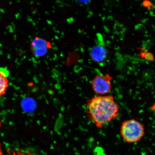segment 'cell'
<instances>
[{"label": "cell", "instance_id": "cell-1", "mask_svg": "<svg viewBox=\"0 0 155 155\" xmlns=\"http://www.w3.org/2000/svg\"><path fill=\"white\" fill-rule=\"evenodd\" d=\"M86 113L96 127L101 129L119 115L120 106L112 95L97 96L87 101Z\"/></svg>", "mask_w": 155, "mask_h": 155}, {"label": "cell", "instance_id": "cell-2", "mask_svg": "<svg viewBox=\"0 0 155 155\" xmlns=\"http://www.w3.org/2000/svg\"><path fill=\"white\" fill-rule=\"evenodd\" d=\"M120 133L125 142L137 143L145 135L144 126L140 121L134 119L126 120L121 124Z\"/></svg>", "mask_w": 155, "mask_h": 155}, {"label": "cell", "instance_id": "cell-3", "mask_svg": "<svg viewBox=\"0 0 155 155\" xmlns=\"http://www.w3.org/2000/svg\"><path fill=\"white\" fill-rule=\"evenodd\" d=\"M112 77L108 74L97 75L93 79V91L99 96L106 95L112 89Z\"/></svg>", "mask_w": 155, "mask_h": 155}, {"label": "cell", "instance_id": "cell-4", "mask_svg": "<svg viewBox=\"0 0 155 155\" xmlns=\"http://www.w3.org/2000/svg\"><path fill=\"white\" fill-rule=\"evenodd\" d=\"M31 47L33 54L36 57H40L47 53L48 49L51 47V45L46 40L37 37L33 41Z\"/></svg>", "mask_w": 155, "mask_h": 155}, {"label": "cell", "instance_id": "cell-5", "mask_svg": "<svg viewBox=\"0 0 155 155\" xmlns=\"http://www.w3.org/2000/svg\"><path fill=\"white\" fill-rule=\"evenodd\" d=\"M98 44L91 49L90 55L92 61L96 63H101L104 62L107 57V50L104 45V44Z\"/></svg>", "mask_w": 155, "mask_h": 155}, {"label": "cell", "instance_id": "cell-6", "mask_svg": "<svg viewBox=\"0 0 155 155\" xmlns=\"http://www.w3.org/2000/svg\"><path fill=\"white\" fill-rule=\"evenodd\" d=\"M8 76L0 70V97L4 95L9 87Z\"/></svg>", "mask_w": 155, "mask_h": 155}, {"label": "cell", "instance_id": "cell-7", "mask_svg": "<svg viewBox=\"0 0 155 155\" xmlns=\"http://www.w3.org/2000/svg\"><path fill=\"white\" fill-rule=\"evenodd\" d=\"M7 152L9 155H35L30 151L25 152H22L20 150H8Z\"/></svg>", "mask_w": 155, "mask_h": 155}, {"label": "cell", "instance_id": "cell-8", "mask_svg": "<svg viewBox=\"0 0 155 155\" xmlns=\"http://www.w3.org/2000/svg\"><path fill=\"white\" fill-rule=\"evenodd\" d=\"M145 58H146L147 59L149 60V61H151V60H152V58H153L152 54L150 53L147 54L146 55H145Z\"/></svg>", "mask_w": 155, "mask_h": 155}, {"label": "cell", "instance_id": "cell-9", "mask_svg": "<svg viewBox=\"0 0 155 155\" xmlns=\"http://www.w3.org/2000/svg\"><path fill=\"white\" fill-rule=\"evenodd\" d=\"M151 110H152V111H155V101L152 106H151Z\"/></svg>", "mask_w": 155, "mask_h": 155}, {"label": "cell", "instance_id": "cell-10", "mask_svg": "<svg viewBox=\"0 0 155 155\" xmlns=\"http://www.w3.org/2000/svg\"><path fill=\"white\" fill-rule=\"evenodd\" d=\"M3 153L2 152V148H1V143H0V155H3Z\"/></svg>", "mask_w": 155, "mask_h": 155}, {"label": "cell", "instance_id": "cell-11", "mask_svg": "<svg viewBox=\"0 0 155 155\" xmlns=\"http://www.w3.org/2000/svg\"><path fill=\"white\" fill-rule=\"evenodd\" d=\"M1 126H2V123H1V120H0V127H1Z\"/></svg>", "mask_w": 155, "mask_h": 155}]
</instances>
